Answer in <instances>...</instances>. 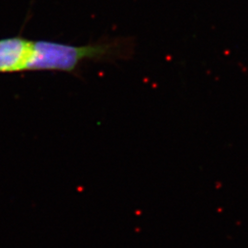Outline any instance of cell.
Returning a JSON list of instances; mask_svg holds the SVG:
<instances>
[{
  "label": "cell",
  "mask_w": 248,
  "mask_h": 248,
  "mask_svg": "<svg viewBox=\"0 0 248 248\" xmlns=\"http://www.w3.org/2000/svg\"><path fill=\"white\" fill-rule=\"evenodd\" d=\"M134 43L129 38L102 39L89 45H64L49 41H31L25 71L75 73L88 61H123L133 56Z\"/></svg>",
  "instance_id": "obj_1"
},
{
  "label": "cell",
  "mask_w": 248,
  "mask_h": 248,
  "mask_svg": "<svg viewBox=\"0 0 248 248\" xmlns=\"http://www.w3.org/2000/svg\"><path fill=\"white\" fill-rule=\"evenodd\" d=\"M31 41L21 36L0 40V73L25 71Z\"/></svg>",
  "instance_id": "obj_2"
}]
</instances>
